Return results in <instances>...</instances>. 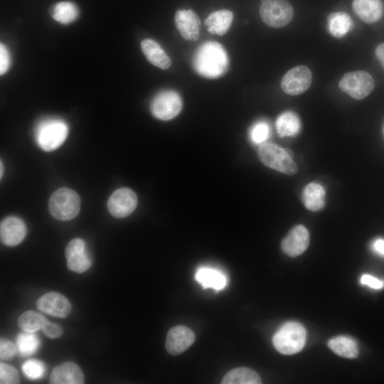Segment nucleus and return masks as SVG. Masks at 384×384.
Returning <instances> with one entry per match:
<instances>
[{
    "label": "nucleus",
    "mask_w": 384,
    "mask_h": 384,
    "mask_svg": "<svg viewBox=\"0 0 384 384\" xmlns=\"http://www.w3.org/2000/svg\"><path fill=\"white\" fill-rule=\"evenodd\" d=\"M193 65L201 76L215 79L224 75L229 68V58L223 46L215 41L201 44L194 55Z\"/></svg>",
    "instance_id": "f257e3e1"
},
{
    "label": "nucleus",
    "mask_w": 384,
    "mask_h": 384,
    "mask_svg": "<svg viewBox=\"0 0 384 384\" xmlns=\"http://www.w3.org/2000/svg\"><path fill=\"white\" fill-rule=\"evenodd\" d=\"M291 150L273 143H263L257 151L259 160L265 166L287 175H294L298 166L292 159Z\"/></svg>",
    "instance_id": "f03ea898"
},
{
    "label": "nucleus",
    "mask_w": 384,
    "mask_h": 384,
    "mask_svg": "<svg viewBox=\"0 0 384 384\" xmlns=\"http://www.w3.org/2000/svg\"><path fill=\"white\" fill-rule=\"evenodd\" d=\"M306 338V330L301 324L289 321L284 324L274 334L272 343L280 353L292 355L304 348Z\"/></svg>",
    "instance_id": "7ed1b4c3"
},
{
    "label": "nucleus",
    "mask_w": 384,
    "mask_h": 384,
    "mask_svg": "<svg viewBox=\"0 0 384 384\" xmlns=\"http://www.w3.org/2000/svg\"><path fill=\"white\" fill-rule=\"evenodd\" d=\"M48 209L55 219L70 220L79 213L80 198L75 191L65 187L60 188L50 196Z\"/></svg>",
    "instance_id": "20e7f679"
},
{
    "label": "nucleus",
    "mask_w": 384,
    "mask_h": 384,
    "mask_svg": "<svg viewBox=\"0 0 384 384\" xmlns=\"http://www.w3.org/2000/svg\"><path fill=\"white\" fill-rule=\"evenodd\" d=\"M68 132V125L59 119H48L38 124L36 139L38 146L46 151L58 149L65 142Z\"/></svg>",
    "instance_id": "39448f33"
},
{
    "label": "nucleus",
    "mask_w": 384,
    "mask_h": 384,
    "mask_svg": "<svg viewBox=\"0 0 384 384\" xmlns=\"http://www.w3.org/2000/svg\"><path fill=\"white\" fill-rule=\"evenodd\" d=\"M260 14L268 26L281 28L292 21L294 10L287 0H264L260 7Z\"/></svg>",
    "instance_id": "423d86ee"
},
{
    "label": "nucleus",
    "mask_w": 384,
    "mask_h": 384,
    "mask_svg": "<svg viewBox=\"0 0 384 384\" xmlns=\"http://www.w3.org/2000/svg\"><path fill=\"white\" fill-rule=\"evenodd\" d=\"M339 88L356 100H362L373 90L375 83L372 76L363 70L346 73L341 79Z\"/></svg>",
    "instance_id": "0eeeda50"
},
{
    "label": "nucleus",
    "mask_w": 384,
    "mask_h": 384,
    "mask_svg": "<svg viewBox=\"0 0 384 384\" xmlns=\"http://www.w3.org/2000/svg\"><path fill=\"white\" fill-rule=\"evenodd\" d=\"M152 115L160 120L167 121L177 116L182 110L180 95L174 90H166L156 95L150 105Z\"/></svg>",
    "instance_id": "6e6552de"
},
{
    "label": "nucleus",
    "mask_w": 384,
    "mask_h": 384,
    "mask_svg": "<svg viewBox=\"0 0 384 384\" xmlns=\"http://www.w3.org/2000/svg\"><path fill=\"white\" fill-rule=\"evenodd\" d=\"M311 80L312 75L309 68L304 65H298L283 76L281 87L288 95H298L308 90Z\"/></svg>",
    "instance_id": "1a4fd4ad"
},
{
    "label": "nucleus",
    "mask_w": 384,
    "mask_h": 384,
    "mask_svg": "<svg viewBox=\"0 0 384 384\" xmlns=\"http://www.w3.org/2000/svg\"><path fill=\"white\" fill-rule=\"evenodd\" d=\"M137 197L135 193L128 188H120L110 196L107 201L110 213L117 218L129 215L136 208Z\"/></svg>",
    "instance_id": "9d476101"
},
{
    "label": "nucleus",
    "mask_w": 384,
    "mask_h": 384,
    "mask_svg": "<svg viewBox=\"0 0 384 384\" xmlns=\"http://www.w3.org/2000/svg\"><path fill=\"white\" fill-rule=\"evenodd\" d=\"M65 258L68 269L77 273L86 272L92 265L85 242L80 238L71 240L65 247Z\"/></svg>",
    "instance_id": "9b49d317"
},
{
    "label": "nucleus",
    "mask_w": 384,
    "mask_h": 384,
    "mask_svg": "<svg viewBox=\"0 0 384 384\" xmlns=\"http://www.w3.org/2000/svg\"><path fill=\"white\" fill-rule=\"evenodd\" d=\"M36 307L43 313L58 318H65L71 311L69 300L57 292L42 295L36 302Z\"/></svg>",
    "instance_id": "f8f14e48"
},
{
    "label": "nucleus",
    "mask_w": 384,
    "mask_h": 384,
    "mask_svg": "<svg viewBox=\"0 0 384 384\" xmlns=\"http://www.w3.org/2000/svg\"><path fill=\"white\" fill-rule=\"evenodd\" d=\"M309 233L302 225L293 227L281 242L282 252L289 257L302 255L309 247Z\"/></svg>",
    "instance_id": "ddd939ff"
},
{
    "label": "nucleus",
    "mask_w": 384,
    "mask_h": 384,
    "mask_svg": "<svg viewBox=\"0 0 384 384\" xmlns=\"http://www.w3.org/2000/svg\"><path fill=\"white\" fill-rule=\"evenodd\" d=\"M195 334L193 331L184 326H176L168 332L166 339V351L176 356L187 350L194 342Z\"/></svg>",
    "instance_id": "4468645a"
},
{
    "label": "nucleus",
    "mask_w": 384,
    "mask_h": 384,
    "mask_svg": "<svg viewBox=\"0 0 384 384\" xmlns=\"http://www.w3.org/2000/svg\"><path fill=\"white\" fill-rule=\"evenodd\" d=\"M176 28L181 36L188 41H196L200 34V20L191 9H179L175 14Z\"/></svg>",
    "instance_id": "2eb2a0df"
},
{
    "label": "nucleus",
    "mask_w": 384,
    "mask_h": 384,
    "mask_svg": "<svg viewBox=\"0 0 384 384\" xmlns=\"http://www.w3.org/2000/svg\"><path fill=\"white\" fill-rule=\"evenodd\" d=\"M26 227L23 221L17 217H7L1 222V241L7 246H15L23 240Z\"/></svg>",
    "instance_id": "dca6fc26"
},
{
    "label": "nucleus",
    "mask_w": 384,
    "mask_h": 384,
    "mask_svg": "<svg viewBox=\"0 0 384 384\" xmlns=\"http://www.w3.org/2000/svg\"><path fill=\"white\" fill-rule=\"evenodd\" d=\"M52 384H82L84 375L80 368L73 362H65L55 366L50 375Z\"/></svg>",
    "instance_id": "f3484780"
},
{
    "label": "nucleus",
    "mask_w": 384,
    "mask_h": 384,
    "mask_svg": "<svg viewBox=\"0 0 384 384\" xmlns=\"http://www.w3.org/2000/svg\"><path fill=\"white\" fill-rule=\"evenodd\" d=\"M352 6L356 15L368 23L378 21L384 11L382 0H353Z\"/></svg>",
    "instance_id": "a211bd4d"
},
{
    "label": "nucleus",
    "mask_w": 384,
    "mask_h": 384,
    "mask_svg": "<svg viewBox=\"0 0 384 384\" xmlns=\"http://www.w3.org/2000/svg\"><path fill=\"white\" fill-rule=\"evenodd\" d=\"M195 279L203 289L211 288L219 291L223 289L227 284L225 274L213 267H199L196 272Z\"/></svg>",
    "instance_id": "6ab92c4d"
},
{
    "label": "nucleus",
    "mask_w": 384,
    "mask_h": 384,
    "mask_svg": "<svg viewBox=\"0 0 384 384\" xmlns=\"http://www.w3.org/2000/svg\"><path fill=\"white\" fill-rule=\"evenodd\" d=\"M141 48L148 61L154 66L163 70H166L171 66L170 58L154 40L149 38L142 40Z\"/></svg>",
    "instance_id": "aec40b11"
},
{
    "label": "nucleus",
    "mask_w": 384,
    "mask_h": 384,
    "mask_svg": "<svg viewBox=\"0 0 384 384\" xmlns=\"http://www.w3.org/2000/svg\"><path fill=\"white\" fill-rule=\"evenodd\" d=\"M326 191L324 187L315 182L308 183L302 193V201L309 210L316 212L325 206Z\"/></svg>",
    "instance_id": "412c9836"
},
{
    "label": "nucleus",
    "mask_w": 384,
    "mask_h": 384,
    "mask_svg": "<svg viewBox=\"0 0 384 384\" xmlns=\"http://www.w3.org/2000/svg\"><path fill=\"white\" fill-rule=\"evenodd\" d=\"M233 19V13L222 9L211 13L205 20L208 31L213 34L224 35L230 28Z\"/></svg>",
    "instance_id": "4be33fe9"
},
{
    "label": "nucleus",
    "mask_w": 384,
    "mask_h": 384,
    "mask_svg": "<svg viewBox=\"0 0 384 384\" xmlns=\"http://www.w3.org/2000/svg\"><path fill=\"white\" fill-rule=\"evenodd\" d=\"M49 14L56 21L64 24L74 22L80 14L78 6L71 1H60L53 4Z\"/></svg>",
    "instance_id": "5701e85b"
},
{
    "label": "nucleus",
    "mask_w": 384,
    "mask_h": 384,
    "mask_svg": "<svg viewBox=\"0 0 384 384\" xmlns=\"http://www.w3.org/2000/svg\"><path fill=\"white\" fill-rule=\"evenodd\" d=\"M276 129L280 137H294L301 129V122L298 115L292 111H286L276 119Z\"/></svg>",
    "instance_id": "b1692460"
},
{
    "label": "nucleus",
    "mask_w": 384,
    "mask_h": 384,
    "mask_svg": "<svg viewBox=\"0 0 384 384\" xmlns=\"http://www.w3.org/2000/svg\"><path fill=\"white\" fill-rule=\"evenodd\" d=\"M261 379L251 368L240 367L228 371L223 377L222 384H259Z\"/></svg>",
    "instance_id": "393cba45"
},
{
    "label": "nucleus",
    "mask_w": 384,
    "mask_h": 384,
    "mask_svg": "<svg viewBox=\"0 0 384 384\" xmlns=\"http://www.w3.org/2000/svg\"><path fill=\"white\" fill-rule=\"evenodd\" d=\"M353 28L350 16L344 12H335L328 16V30L336 38L346 35Z\"/></svg>",
    "instance_id": "a878e982"
},
{
    "label": "nucleus",
    "mask_w": 384,
    "mask_h": 384,
    "mask_svg": "<svg viewBox=\"0 0 384 384\" xmlns=\"http://www.w3.org/2000/svg\"><path fill=\"white\" fill-rule=\"evenodd\" d=\"M329 347L337 355L354 358L358 355V348L353 339L348 336H339L329 341Z\"/></svg>",
    "instance_id": "bb28decb"
},
{
    "label": "nucleus",
    "mask_w": 384,
    "mask_h": 384,
    "mask_svg": "<svg viewBox=\"0 0 384 384\" xmlns=\"http://www.w3.org/2000/svg\"><path fill=\"white\" fill-rule=\"evenodd\" d=\"M46 319L37 311L29 310L21 314L18 319V326L27 332H36L42 329Z\"/></svg>",
    "instance_id": "cd10ccee"
},
{
    "label": "nucleus",
    "mask_w": 384,
    "mask_h": 384,
    "mask_svg": "<svg viewBox=\"0 0 384 384\" xmlns=\"http://www.w3.org/2000/svg\"><path fill=\"white\" fill-rule=\"evenodd\" d=\"M39 343V340L34 332L24 331L17 336V348L22 356H28L36 353Z\"/></svg>",
    "instance_id": "c85d7f7f"
},
{
    "label": "nucleus",
    "mask_w": 384,
    "mask_h": 384,
    "mask_svg": "<svg viewBox=\"0 0 384 384\" xmlns=\"http://www.w3.org/2000/svg\"><path fill=\"white\" fill-rule=\"evenodd\" d=\"M270 127L265 121H258L250 128L249 135L251 142L255 144H262L269 138Z\"/></svg>",
    "instance_id": "c756f323"
},
{
    "label": "nucleus",
    "mask_w": 384,
    "mask_h": 384,
    "mask_svg": "<svg viewBox=\"0 0 384 384\" xmlns=\"http://www.w3.org/2000/svg\"><path fill=\"white\" fill-rule=\"evenodd\" d=\"M44 363L40 361L32 359L26 361L22 366L24 375L31 380L41 378L45 372Z\"/></svg>",
    "instance_id": "7c9ffc66"
},
{
    "label": "nucleus",
    "mask_w": 384,
    "mask_h": 384,
    "mask_svg": "<svg viewBox=\"0 0 384 384\" xmlns=\"http://www.w3.org/2000/svg\"><path fill=\"white\" fill-rule=\"evenodd\" d=\"M20 383L18 371L13 366L6 363H0V383L16 384Z\"/></svg>",
    "instance_id": "2f4dec72"
},
{
    "label": "nucleus",
    "mask_w": 384,
    "mask_h": 384,
    "mask_svg": "<svg viewBox=\"0 0 384 384\" xmlns=\"http://www.w3.org/2000/svg\"><path fill=\"white\" fill-rule=\"evenodd\" d=\"M18 348L11 341L1 338L0 339V358L2 360L11 359L17 353Z\"/></svg>",
    "instance_id": "473e14b6"
},
{
    "label": "nucleus",
    "mask_w": 384,
    "mask_h": 384,
    "mask_svg": "<svg viewBox=\"0 0 384 384\" xmlns=\"http://www.w3.org/2000/svg\"><path fill=\"white\" fill-rule=\"evenodd\" d=\"M43 334L48 338H57L63 334V328L57 324L46 321L42 329Z\"/></svg>",
    "instance_id": "72a5a7b5"
},
{
    "label": "nucleus",
    "mask_w": 384,
    "mask_h": 384,
    "mask_svg": "<svg viewBox=\"0 0 384 384\" xmlns=\"http://www.w3.org/2000/svg\"><path fill=\"white\" fill-rule=\"evenodd\" d=\"M11 55L8 48L2 43L0 44V74H5L10 68Z\"/></svg>",
    "instance_id": "f704fd0d"
},
{
    "label": "nucleus",
    "mask_w": 384,
    "mask_h": 384,
    "mask_svg": "<svg viewBox=\"0 0 384 384\" xmlns=\"http://www.w3.org/2000/svg\"><path fill=\"white\" fill-rule=\"evenodd\" d=\"M361 282L364 285L375 289H381L384 286V282L383 280H380L370 274L362 275Z\"/></svg>",
    "instance_id": "c9c22d12"
},
{
    "label": "nucleus",
    "mask_w": 384,
    "mask_h": 384,
    "mask_svg": "<svg viewBox=\"0 0 384 384\" xmlns=\"http://www.w3.org/2000/svg\"><path fill=\"white\" fill-rule=\"evenodd\" d=\"M373 250L378 254L384 256V240L382 238L376 239L372 245Z\"/></svg>",
    "instance_id": "e433bc0d"
},
{
    "label": "nucleus",
    "mask_w": 384,
    "mask_h": 384,
    "mask_svg": "<svg viewBox=\"0 0 384 384\" xmlns=\"http://www.w3.org/2000/svg\"><path fill=\"white\" fill-rule=\"evenodd\" d=\"M375 56L384 68V43L379 44L376 47Z\"/></svg>",
    "instance_id": "4c0bfd02"
},
{
    "label": "nucleus",
    "mask_w": 384,
    "mask_h": 384,
    "mask_svg": "<svg viewBox=\"0 0 384 384\" xmlns=\"http://www.w3.org/2000/svg\"><path fill=\"white\" fill-rule=\"evenodd\" d=\"M0 171H1V173H0V177L1 178L2 176H3V171H4V168H3V163L2 161H1V163H0Z\"/></svg>",
    "instance_id": "58836bf2"
}]
</instances>
